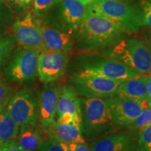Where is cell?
<instances>
[{
	"mask_svg": "<svg viewBox=\"0 0 151 151\" xmlns=\"http://www.w3.org/2000/svg\"><path fill=\"white\" fill-rule=\"evenodd\" d=\"M148 75L138 76L122 82L117 89L116 95L141 102H149L147 83Z\"/></svg>",
	"mask_w": 151,
	"mask_h": 151,
	"instance_id": "obj_17",
	"label": "cell"
},
{
	"mask_svg": "<svg viewBox=\"0 0 151 151\" xmlns=\"http://www.w3.org/2000/svg\"><path fill=\"white\" fill-rule=\"evenodd\" d=\"M60 88L57 81L46 83L39 93L38 124L45 131L55 120Z\"/></svg>",
	"mask_w": 151,
	"mask_h": 151,
	"instance_id": "obj_12",
	"label": "cell"
},
{
	"mask_svg": "<svg viewBox=\"0 0 151 151\" xmlns=\"http://www.w3.org/2000/svg\"><path fill=\"white\" fill-rule=\"evenodd\" d=\"M18 124L9 114L6 109H0V142L1 144L16 141L18 137Z\"/></svg>",
	"mask_w": 151,
	"mask_h": 151,
	"instance_id": "obj_20",
	"label": "cell"
},
{
	"mask_svg": "<svg viewBox=\"0 0 151 151\" xmlns=\"http://www.w3.org/2000/svg\"><path fill=\"white\" fill-rule=\"evenodd\" d=\"M69 55L55 50H44L39 52L37 73L43 83L56 82L64 76L69 63Z\"/></svg>",
	"mask_w": 151,
	"mask_h": 151,
	"instance_id": "obj_10",
	"label": "cell"
},
{
	"mask_svg": "<svg viewBox=\"0 0 151 151\" xmlns=\"http://www.w3.org/2000/svg\"><path fill=\"white\" fill-rule=\"evenodd\" d=\"M41 51L18 45L8 63L4 68V76L15 83L34 82L38 76V56Z\"/></svg>",
	"mask_w": 151,
	"mask_h": 151,
	"instance_id": "obj_7",
	"label": "cell"
},
{
	"mask_svg": "<svg viewBox=\"0 0 151 151\" xmlns=\"http://www.w3.org/2000/svg\"><path fill=\"white\" fill-rule=\"evenodd\" d=\"M134 134L127 132H117L97 139L92 142V151H127L137 148Z\"/></svg>",
	"mask_w": 151,
	"mask_h": 151,
	"instance_id": "obj_14",
	"label": "cell"
},
{
	"mask_svg": "<svg viewBox=\"0 0 151 151\" xmlns=\"http://www.w3.org/2000/svg\"><path fill=\"white\" fill-rule=\"evenodd\" d=\"M3 151H27L21 148L17 143L16 141H12L10 142L3 144Z\"/></svg>",
	"mask_w": 151,
	"mask_h": 151,
	"instance_id": "obj_31",
	"label": "cell"
},
{
	"mask_svg": "<svg viewBox=\"0 0 151 151\" xmlns=\"http://www.w3.org/2000/svg\"><path fill=\"white\" fill-rule=\"evenodd\" d=\"M16 46V41L13 35L7 34L0 37V72L8 63Z\"/></svg>",
	"mask_w": 151,
	"mask_h": 151,
	"instance_id": "obj_22",
	"label": "cell"
},
{
	"mask_svg": "<svg viewBox=\"0 0 151 151\" xmlns=\"http://www.w3.org/2000/svg\"><path fill=\"white\" fill-rule=\"evenodd\" d=\"M127 151H139V150H138L137 148H135L134 149H132V150H127Z\"/></svg>",
	"mask_w": 151,
	"mask_h": 151,
	"instance_id": "obj_35",
	"label": "cell"
},
{
	"mask_svg": "<svg viewBox=\"0 0 151 151\" xmlns=\"http://www.w3.org/2000/svg\"><path fill=\"white\" fill-rule=\"evenodd\" d=\"M49 139L65 143H85L86 139L82 132V124L76 122L60 123L56 120L46 129Z\"/></svg>",
	"mask_w": 151,
	"mask_h": 151,
	"instance_id": "obj_15",
	"label": "cell"
},
{
	"mask_svg": "<svg viewBox=\"0 0 151 151\" xmlns=\"http://www.w3.org/2000/svg\"><path fill=\"white\" fill-rule=\"evenodd\" d=\"M125 38L124 32L111 20L86 10L76 32V47L83 52H98Z\"/></svg>",
	"mask_w": 151,
	"mask_h": 151,
	"instance_id": "obj_1",
	"label": "cell"
},
{
	"mask_svg": "<svg viewBox=\"0 0 151 151\" xmlns=\"http://www.w3.org/2000/svg\"><path fill=\"white\" fill-rule=\"evenodd\" d=\"M41 33L46 50L70 54L74 43L75 34L63 27L41 22Z\"/></svg>",
	"mask_w": 151,
	"mask_h": 151,
	"instance_id": "obj_13",
	"label": "cell"
},
{
	"mask_svg": "<svg viewBox=\"0 0 151 151\" xmlns=\"http://www.w3.org/2000/svg\"><path fill=\"white\" fill-rule=\"evenodd\" d=\"M120 1H125V2H127V1H129V0H120Z\"/></svg>",
	"mask_w": 151,
	"mask_h": 151,
	"instance_id": "obj_37",
	"label": "cell"
},
{
	"mask_svg": "<svg viewBox=\"0 0 151 151\" xmlns=\"http://www.w3.org/2000/svg\"><path fill=\"white\" fill-rule=\"evenodd\" d=\"M151 124V103H148V106L139 115V117L136 119L134 122L132 123L127 128L132 132V134H136L139 133L141 130Z\"/></svg>",
	"mask_w": 151,
	"mask_h": 151,
	"instance_id": "obj_23",
	"label": "cell"
},
{
	"mask_svg": "<svg viewBox=\"0 0 151 151\" xmlns=\"http://www.w3.org/2000/svg\"><path fill=\"white\" fill-rule=\"evenodd\" d=\"M60 4L61 27L76 35L79 24L86 14L88 6L78 0H62Z\"/></svg>",
	"mask_w": 151,
	"mask_h": 151,
	"instance_id": "obj_16",
	"label": "cell"
},
{
	"mask_svg": "<svg viewBox=\"0 0 151 151\" xmlns=\"http://www.w3.org/2000/svg\"><path fill=\"white\" fill-rule=\"evenodd\" d=\"M0 151H3V144L0 146Z\"/></svg>",
	"mask_w": 151,
	"mask_h": 151,
	"instance_id": "obj_36",
	"label": "cell"
},
{
	"mask_svg": "<svg viewBox=\"0 0 151 151\" xmlns=\"http://www.w3.org/2000/svg\"><path fill=\"white\" fill-rule=\"evenodd\" d=\"M137 148L139 151H151V124L138 134Z\"/></svg>",
	"mask_w": 151,
	"mask_h": 151,
	"instance_id": "obj_26",
	"label": "cell"
},
{
	"mask_svg": "<svg viewBox=\"0 0 151 151\" xmlns=\"http://www.w3.org/2000/svg\"><path fill=\"white\" fill-rule=\"evenodd\" d=\"M147 92H148V103H151V73L148 75V83H147Z\"/></svg>",
	"mask_w": 151,
	"mask_h": 151,
	"instance_id": "obj_32",
	"label": "cell"
},
{
	"mask_svg": "<svg viewBox=\"0 0 151 151\" xmlns=\"http://www.w3.org/2000/svg\"><path fill=\"white\" fill-rule=\"evenodd\" d=\"M12 8L24 9L32 5L34 0H6Z\"/></svg>",
	"mask_w": 151,
	"mask_h": 151,
	"instance_id": "obj_29",
	"label": "cell"
},
{
	"mask_svg": "<svg viewBox=\"0 0 151 151\" xmlns=\"http://www.w3.org/2000/svg\"><path fill=\"white\" fill-rule=\"evenodd\" d=\"M79 69L106 78L123 81L142 75L121 62L94 52H84L78 58Z\"/></svg>",
	"mask_w": 151,
	"mask_h": 151,
	"instance_id": "obj_5",
	"label": "cell"
},
{
	"mask_svg": "<svg viewBox=\"0 0 151 151\" xmlns=\"http://www.w3.org/2000/svg\"><path fill=\"white\" fill-rule=\"evenodd\" d=\"M15 19L16 14L12 6L6 0H0V37L7 35Z\"/></svg>",
	"mask_w": 151,
	"mask_h": 151,
	"instance_id": "obj_21",
	"label": "cell"
},
{
	"mask_svg": "<svg viewBox=\"0 0 151 151\" xmlns=\"http://www.w3.org/2000/svg\"><path fill=\"white\" fill-rule=\"evenodd\" d=\"M97 52L121 62L141 74L151 73V47L146 41L124 38L113 46Z\"/></svg>",
	"mask_w": 151,
	"mask_h": 151,
	"instance_id": "obj_3",
	"label": "cell"
},
{
	"mask_svg": "<svg viewBox=\"0 0 151 151\" xmlns=\"http://www.w3.org/2000/svg\"><path fill=\"white\" fill-rule=\"evenodd\" d=\"M148 105V102H141L117 95L109 97V112L118 129L129 127Z\"/></svg>",
	"mask_w": 151,
	"mask_h": 151,
	"instance_id": "obj_11",
	"label": "cell"
},
{
	"mask_svg": "<svg viewBox=\"0 0 151 151\" xmlns=\"http://www.w3.org/2000/svg\"><path fill=\"white\" fill-rule=\"evenodd\" d=\"M69 114L81 118L80 97L73 91L69 85L61 86L57 105V115Z\"/></svg>",
	"mask_w": 151,
	"mask_h": 151,
	"instance_id": "obj_19",
	"label": "cell"
},
{
	"mask_svg": "<svg viewBox=\"0 0 151 151\" xmlns=\"http://www.w3.org/2000/svg\"><path fill=\"white\" fill-rule=\"evenodd\" d=\"M82 132L90 140L113 133L118 129L111 119L109 97H80Z\"/></svg>",
	"mask_w": 151,
	"mask_h": 151,
	"instance_id": "obj_2",
	"label": "cell"
},
{
	"mask_svg": "<svg viewBox=\"0 0 151 151\" xmlns=\"http://www.w3.org/2000/svg\"><path fill=\"white\" fill-rule=\"evenodd\" d=\"M1 145H2V144H1V142H0V146H1Z\"/></svg>",
	"mask_w": 151,
	"mask_h": 151,
	"instance_id": "obj_38",
	"label": "cell"
},
{
	"mask_svg": "<svg viewBox=\"0 0 151 151\" xmlns=\"http://www.w3.org/2000/svg\"><path fill=\"white\" fill-rule=\"evenodd\" d=\"M45 130L37 124H24L20 126L16 142L21 148L27 151H39L45 141Z\"/></svg>",
	"mask_w": 151,
	"mask_h": 151,
	"instance_id": "obj_18",
	"label": "cell"
},
{
	"mask_svg": "<svg viewBox=\"0 0 151 151\" xmlns=\"http://www.w3.org/2000/svg\"><path fill=\"white\" fill-rule=\"evenodd\" d=\"M148 38L146 39V40H145V41H146V42L149 44V46L151 47V30H150V32H149V33H148Z\"/></svg>",
	"mask_w": 151,
	"mask_h": 151,
	"instance_id": "obj_34",
	"label": "cell"
},
{
	"mask_svg": "<svg viewBox=\"0 0 151 151\" xmlns=\"http://www.w3.org/2000/svg\"><path fill=\"white\" fill-rule=\"evenodd\" d=\"M39 151H69L67 143L49 139L45 140Z\"/></svg>",
	"mask_w": 151,
	"mask_h": 151,
	"instance_id": "obj_27",
	"label": "cell"
},
{
	"mask_svg": "<svg viewBox=\"0 0 151 151\" xmlns=\"http://www.w3.org/2000/svg\"><path fill=\"white\" fill-rule=\"evenodd\" d=\"M68 148L69 151H92L86 142L68 143Z\"/></svg>",
	"mask_w": 151,
	"mask_h": 151,
	"instance_id": "obj_30",
	"label": "cell"
},
{
	"mask_svg": "<svg viewBox=\"0 0 151 151\" xmlns=\"http://www.w3.org/2000/svg\"><path fill=\"white\" fill-rule=\"evenodd\" d=\"M39 95L35 89L24 86L11 97L6 109L19 127L38 124Z\"/></svg>",
	"mask_w": 151,
	"mask_h": 151,
	"instance_id": "obj_8",
	"label": "cell"
},
{
	"mask_svg": "<svg viewBox=\"0 0 151 151\" xmlns=\"http://www.w3.org/2000/svg\"><path fill=\"white\" fill-rule=\"evenodd\" d=\"M40 18L27 13L22 18H16L11 27L12 35L19 46L39 50H46L41 33Z\"/></svg>",
	"mask_w": 151,
	"mask_h": 151,
	"instance_id": "obj_9",
	"label": "cell"
},
{
	"mask_svg": "<svg viewBox=\"0 0 151 151\" xmlns=\"http://www.w3.org/2000/svg\"><path fill=\"white\" fill-rule=\"evenodd\" d=\"M121 83L93 73L77 71L69 78V86L78 97L105 98L116 95Z\"/></svg>",
	"mask_w": 151,
	"mask_h": 151,
	"instance_id": "obj_6",
	"label": "cell"
},
{
	"mask_svg": "<svg viewBox=\"0 0 151 151\" xmlns=\"http://www.w3.org/2000/svg\"><path fill=\"white\" fill-rule=\"evenodd\" d=\"M15 92L14 88L5 76H0V109L5 108Z\"/></svg>",
	"mask_w": 151,
	"mask_h": 151,
	"instance_id": "obj_25",
	"label": "cell"
},
{
	"mask_svg": "<svg viewBox=\"0 0 151 151\" xmlns=\"http://www.w3.org/2000/svg\"><path fill=\"white\" fill-rule=\"evenodd\" d=\"M78 1H81V3H83L85 5L89 6L90 4H91L94 2L96 0H78Z\"/></svg>",
	"mask_w": 151,
	"mask_h": 151,
	"instance_id": "obj_33",
	"label": "cell"
},
{
	"mask_svg": "<svg viewBox=\"0 0 151 151\" xmlns=\"http://www.w3.org/2000/svg\"><path fill=\"white\" fill-rule=\"evenodd\" d=\"M139 9L142 16L143 25L151 29V0H141Z\"/></svg>",
	"mask_w": 151,
	"mask_h": 151,
	"instance_id": "obj_28",
	"label": "cell"
},
{
	"mask_svg": "<svg viewBox=\"0 0 151 151\" xmlns=\"http://www.w3.org/2000/svg\"><path fill=\"white\" fill-rule=\"evenodd\" d=\"M87 11L111 20L124 33H137L144 26L139 8L120 0H96Z\"/></svg>",
	"mask_w": 151,
	"mask_h": 151,
	"instance_id": "obj_4",
	"label": "cell"
},
{
	"mask_svg": "<svg viewBox=\"0 0 151 151\" xmlns=\"http://www.w3.org/2000/svg\"><path fill=\"white\" fill-rule=\"evenodd\" d=\"M62 0H34L32 3L34 16L38 18H43Z\"/></svg>",
	"mask_w": 151,
	"mask_h": 151,
	"instance_id": "obj_24",
	"label": "cell"
}]
</instances>
